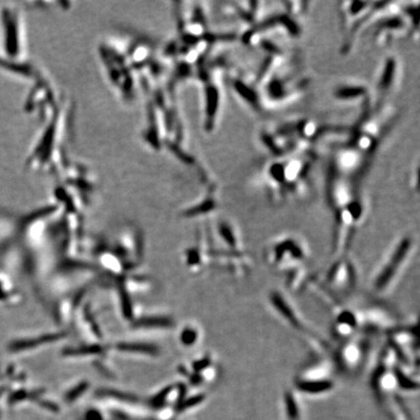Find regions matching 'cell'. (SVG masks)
Returning <instances> with one entry per match:
<instances>
[{
	"label": "cell",
	"mask_w": 420,
	"mask_h": 420,
	"mask_svg": "<svg viewBox=\"0 0 420 420\" xmlns=\"http://www.w3.org/2000/svg\"><path fill=\"white\" fill-rule=\"evenodd\" d=\"M71 117L69 101L60 99L59 106L50 116L27 159V166L33 171L47 170L55 175L69 163L63 150L64 138Z\"/></svg>",
	"instance_id": "obj_1"
},
{
	"label": "cell",
	"mask_w": 420,
	"mask_h": 420,
	"mask_svg": "<svg viewBox=\"0 0 420 420\" xmlns=\"http://www.w3.org/2000/svg\"><path fill=\"white\" fill-rule=\"evenodd\" d=\"M313 148L291 156L273 159L266 166L264 184L274 196L286 198L303 193L317 157Z\"/></svg>",
	"instance_id": "obj_2"
},
{
	"label": "cell",
	"mask_w": 420,
	"mask_h": 420,
	"mask_svg": "<svg viewBox=\"0 0 420 420\" xmlns=\"http://www.w3.org/2000/svg\"><path fill=\"white\" fill-rule=\"evenodd\" d=\"M98 59L104 69L108 82L125 103L137 99L139 81L131 69L118 37L103 40L98 44Z\"/></svg>",
	"instance_id": "obj_3"
},
{
	"label": "cell",
	"mask_w": 420,
	"mask_h": 420,
	"mask_svg": "<svg viewBox=\"0 0 420 420\" xmlns=\"http://www.w3.org/2000/svg\"><path fill=\"white\" fill-rule=\"evenodd\" d=\"M23 13L13 4L0 7V60L23 62L26 59V33Z\"/></svg>",
	"instance_id": "obj_4"
},
{
	"label": "cell",
	"mask_w": 420,
	"mask_h": 420,
	"mask_svg": "<svg viewBox=\"0 0 420 420\" xmlns=\"http://www.w3.org/2000/svg\"><path fill=\"white\" fill-rule=\"evenodd\" d=\"M266 260L273 268L287 270L303 264L307 253L303 241L295 236L288 235L275 240L266 250Z\"/></svg>",
	"instance_id": "obj_5"
},
{
	"label": "cell",
	"mask_w": 420,
	"mask_h": 420,
	"mask_svg": "<svg viewBox=\"0 0 420 420\" xmlns=\"http://www.w3.org/2000/svg\"><path fill=\"white\" fill-rule=\"evenodd\" d=\"M413 246V241L410 237L405 236L401 239L399 244L396 245L393 252L391 253L389 259L381 269V272L375 277L374 289L379 292L385 291L388 286L394 281L396 275L399 274L403 264L409 258L411 249Z\"/></svg>",
	"instance_id": "obj_6"
},
{
	"label": "cell",
	"mask_w": 420,
	"mask_h": 420,
	"mask_svg": "<svg viewBox=\"0 0 420 420\" xmlns=\"http://www.w3.org/2000/svg\"><path fill=\"white\" fill-rule=\"evenodd\" d=\"M400 71V60L395 55H388L382 60L375 80V95L371 98L372 106L375 110L381 108V102L397 87Z\"/></svg>",
	"instance_id": "obj_7"
},
{
	"label": "cell",
	"mask_w": 420,
	"mask_h": 420,
	"mask_svg": "<svg viewBox=\"0 0 420 420\" xmlns=\"http://www.w3.org/2000/svg\"><path fill=\"white\" fill-rule=\"evenodd\" d=\"M229 84L235 97L246 106L256 113H264L268 109L264 105L260 89L253 81L245 78L241 75H231Z\"/></svg>",
	"instance_id": "obj_8"
},
{
	"label": "cell",
	"mask_w": 420,
	"mask_h": 420,
	"mask_svg": "<svg viewBox=\"0 0 420 420\" xmlns=\"http://www.w3.org/2000/svg\"><path fill=\"white\" fill-rule=\"evenodd\" d=\"M333 99L340 103L364 105L371 100V89L358 81H344L335 85L331 92Z\"/></svg>",
	"instance_id": "obj_9"
},
{
	"label": "cell",
	"mask_w": 420,
	"mask_h": 420,
	"mask_svg": "<svg viewBox=\"0 0 420 420\" xmlns=\"http://www.w3.org/2000/svg\"><path fill=\"white\" fill-rule=\"evenodd\" d=\"M368 343L364 340L351 339L344 342L337 354V360L342 370L350 371L363 365L368 354Z\"/></svg>",
	"instance_id": "obj_10"
},
{
	"label": "cell",
	"mask_w": 420,
	"mask_h": 420,
	"mask_svg": "<svg viewBox=\"0 0 420 420\" xmlns=\"http://www.w3.org/2000/svg\"><path fill=\"white\" fill-rule=\"evenodd\" d=\"M269 299L274 311L293 329L299 332L307 333L305 324L301 320L297 311L294 308L293 305L287 300L283 294L274 290L269 295Z\"/></svg>",
	"instance_id": "obj_11"
},
{
	"label": "cell",
	"mask_w": 420,
	"mask_h": 420,
	"mask_svg": "<svg viewBox=\"0 0 420 420\" xmlns=\"http://www.w3.org/2000/svg\"><path fill=\"white\" fill-rule=\"evenodd\" d=\"M361 323L362 316L358 313L351 310L344 308L336 316L334 333L341 339L348 340L358 330V328L361 326Z\"/></svg>",
	"instance_id": "obj_12"
},
{
	"label": "cell",
	"mask_w": 420,
	"mask_h": 420,
	"mask_svg": "<svg viewBox=\"0 0 420 420\" xmlns=\"http://www.w3.org/2000/svg\"><path fill=\"white\" fill-rule=\"evenodd\" d=\"M373 4L372 1H346L342 3L341 14L345 30H350L354 24L371 10Z\"/></svg>",
	"instance_id": "obj_13"
},
{
	"label": "cell",
	"mask_w": 420,
	"mask_h": 420,
	"mask_svg": "<svg viewBox=\"0 0 420 420\" xmlns=\"http://www.w3.org/2000/svg\"><path fill=\"white\" fill-rule=\"evenodd\" d=\"M298 389L307 394H321L332 390L334 382L329 379H301L296 383Z\"/></svg>",
	"instance_id": "obj_14"
},
{
	"label": "cell",
	"mask_w": 420,
	"mask_h": 420,
	"mask_svg": "<svg viewBox=\"0 0 420 420\" xmlns=\"http://www.w3.org/2000/svg\"><path fill=\"white\" fill-rule=\"evenodd\" d=\"M219 234L221 238L224 240L226 245L230 247L231 250L234 252H240V245H239V238L236 234L235 227L232 225L228 221H222L219 224Z\"/></svg>",
	"instance_id": "obj_15"
},
{
	"label": "cell",
	"mask_w": 420,
	"mask_h": 420,
	"mask_svg": "<svg viewBox=\"0 0 420 420\" xmlns=\"http://www.w3.org/2000/svg\"><path fill=\"white\" fill-rule=\"evenodd\" d=\"M393 373L396 384L404 390L413 391L418 389V383L413 379H411L410 375L404 371V369L398 365L397 363L393 367Z\"/></svg>",
	"instance_id": "obj_16"
},
{
	"label": "cell",
	"mask_w": 420,
	"mask_h": 420,
	"mask_svg": "<svg viewBox=\"0 0 420 420\" xmlns=\"http://www.w3.org/2000/svg\"><path fill=\"white\" fill-rule=\"evenodd\" d=\"M284 403L287 411V416L290 420L299 419V408L297 402L295 400L293 394L290 391L285 392L284 394Z\"/></svg>",
	"instance_id": "obj_17"
},
{
	"label": "cell",
	"mask_w": 420,
	"mask_h": 420,
	"mask_svg": "<svg viewBox=\"0 0 420 420\" xmlns=\"http://www.w3.org/2000/svg\"><path fill=\"white\" fill-rule=\"evenodd\" d=\"M205 396L204 394H198L193 396L187 400L182 401L178 406H177V410L178 411H183V410H188L190 408H193L196 405L201 404L203 401L205 400Z\"/></svg>",
	"instance_id": "obj_18"
},
{
	"label": "cell",
	"mask_w": 420,
	"mask_h": 420,
	"mask_svg": "<svg viewBox=\"0 0 420 420\" xmlns=\"http://www.w3.org/2000/svg\"><path fill=\"white\" fill-rule=\"evenodd\" d=\"M87 389V384L86 383H82L80 384L77 387H75L73 390L69 391V393L65 396V399L68 402H73L78 398L79 396Z\"/></svg>",
	"instance_id": "obj_19"
},
{
	"label": "cell",
	"mask_w": 420,
	"mask_h": 420,
	"mask_svg": "<svg viewBox=\"0 0 420 420\" xmlns=\"http://www.w3.org/2000/svg\"><path fill=\"white\" fill-rule=\"evenodd\" d=\"M169 391H170L169 388H166V389L161 391L157 396H155V397L152 399V402H151L152 406L155 407V408H159V407L163 406V404H164V402L166 400V396L168 395Z\"/></svg>",
	"instance_id": "obj_20"
},
{
	"label": "cell",
	"mask_w": 420,
	"mask_h": 420,
	"mask_svg": "<svg viewBox=\"0 0 420 420\" xmlns=\"http://www.w3.org/2000/svg\"><path fill=\"white\" fill-rule=\"evenodd\" d=\"M197 339V332L193 329H188L184 332L185 343H195Z\"/></svg>",
	"instance_id": "obj_21"
},
{
	"label": "cell",
	"mask_w": 420,
	"mask_h": 420,
	"mask_svg": "<svg viewBox=\"0 0 420 420\" xmlns=\"http://www.w3.org/2000/svg\"><path fill=\"white\" fill-rule=\"evenodd\" d=\"M86 420H103L102 414L97 410H90L87 411Z\"/></svg>",
	"instance_id": "obj_22"
}]
</instances>
